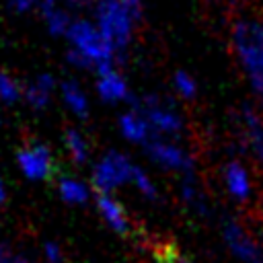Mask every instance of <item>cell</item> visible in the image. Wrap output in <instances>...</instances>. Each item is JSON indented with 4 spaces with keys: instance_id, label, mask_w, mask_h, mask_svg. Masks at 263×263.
Returning <instances> with one entry per match:
<instances>
[{
    "instance_id": "obj_1",
    "label": "cell",
    "mask_w": 263,
    "mask_h": 263,
    "mask_svg": "<svg viewBox=\"0 0 263 263\" xmlns=\"http://www.w3.org/2000/svg\"><path fill=\"white\" fill-rule=\"evenodd\" d=\"M232 39L253 88L263 99V27L255 21H238Z\"/></svg>"
},
{
    "instance_id": "obj_2",
    "label": "cell",
    "mask_w": 263,
    "mask_h": 263,
    "mask_svg": "<svg viewBox=\"0 0 263 263\" xmlns=\"http://www.w3.org/2000/svg\"><path fill=\"white\" fill-rule=\"evenodd\" d=\"M68 37L74 43V49L80 51L82 55H86L95 68L103 66V64H111L113 58V45L103 37V33L92 27L86 21H76L70 25L68 29Z\"/></svg>"
},
{
    "instance_id": "obj_3",
    "label": "cell",
    "mask_w": 263,
    "mask_h": 263,
    "mask_svg": "<svg viewBox=\"0 0 263 263\" xmlns=\"http://www.w3.org/2000/svg\"><path fill=\"white\" fill-rule=\"evenodd\" d=\"M97 18H99V31L113 45V49H121L129 41L132 27L136 21L119 4L109 2V0H101L97 6Z\"/></svg>"
},
{
    "instance_id": "obj_4",
    "label": "cell",
    "mask_w": 263,
    "mask_h": 263,
    "mask_svg": "<svg viewBox=\"0 0 263 263\" xmlns=\"http://www.w3.org/2000/svg\"><path fill=\"white\" fill-rule=\"evenodd\" d=\"M134 166L132 162L117 152H109L97 166L92 173V183L97 187L99 193H107L111 189H115L117 185L125 183L127 179H132Z\"/></svg>"
},
{
    "instance_id": "obj_5",
    "label": "cell",
    "mask_w": 263,
    "mask_h": 263,
    "mask_svg": "<svg viewBox=\"0 0 263 263\" xmlns=\"http://www.w3.org/2000/svg\"><path fill=\"white\" fill-rule=\"evenodd\" d=\"M18 164L23 173L29 179H51L55 168H53V158L49 150L41 142H27L21 152H18Z\"/></svg>"
},
{
    "instance_id": "obj_6",
    "label": "cell",
    "mask_w": 263,
    "mask_h": 263,
    "mask_svg": "<svg viewBox=\"0 0 263 263\" xmlns=\"http://www.w3.org/2000/svg\"><path fill=\"white\" fill-rule=\"evenodd\" d=\"M224 240L230 247V251L240 257L247 263H263V251L257 247V242L234 222L224 224Z\"/></svg>"
},
{
    "instance_id": "obj_7",
    "label": "cell",
    "mask_w": 263,
    "mask_h": 263,
    "mask_svg": "<svg viewBox=\"0 0 263 263\" xmlns=\"http://www.w3.org/2000/svg\"><path fill=\"white\" fill-rule=\"evenodd\" d=\"M146 150L162 166H171V168H189L191 166L189 156L173 144H166V142H160V140H148Z\"/></svg>"
},
{
    "instance_id": "obj_8",
    "label": "cell",
    "mask_w": 263,
    "mask_h": 263,
    "mask_svg": "<svg viewBox=\"0 0 263 263\" xmlns=\"http://www.w3.org/2000/svg\"><path fill=\"white\" fill-rule=\"evenodd\" d=\"M144 115H146V121H148V125H152V127H156V129H160V132H179L181 129V119H179V115H175L171 109H164V107H160L158 103H156V99H152V97H148L146 99V103H144Z\"/></svg>"
},
{
    "instance_id": "obj_9",
    "label": "cell",
    "mask_w": 263,
    "mask_h": 263,
    "mask_svg": "<svg viewBox=\"0 0 263 263\" xmlns=\"http://www.w3.org/2000/svg\"><path fill=\"white\" fill-rule=\"evenodd\" d=\"M97 203H99V210H101L103 218L109 222V226L113 230H117L119 234H127L129 232V224H127L125 212H123V208L113 197H109L107 193H99Z\"/></svg>"
},
{
    "instance_id": "obj_10",
    "label": "cell",
    "mask_w": 263,
    "mask_h": 263,
    "mask_svg": "<svg viewBox=\"0 0 263 263\" xmlns=\"http://www.w3.org/2000/svg\"><path fill=\"white\" fill-rule=\"evenodd\" d=\"M224 179H226V185L230 189V193L236 197V199H247L249 193H251V185H249V177H247V171L238 164V162H230L224 171Z\"/></svg>"
},
{
    "instance_id": "obj_11",
    "label": "cell",
    "mask_w": 263,
    "mask_h": 263,
    "mask_svg": "<svg viewBox=\"0 0 263 263\" xmlns=\"http://www.w3.org/2000/svg\"><path fill=\"white\" fill-rule=\"evenodd\" d=\"M99 95L105 101H119V99H127V86L123 82V78L111 70L107 74H101L99 80Z\"/></svg>"
},
{
    "instance_id": "obj_12",
    "label": "cell",
    "mask_w": 263,
    "mask_h": 263,
    "mask_svg": "<svg viewBox=\"0 0 263 263\" xmlns=\"http://www.w3.org/2000/svg\"><path fill=\"white\" fill-rule=\"evenodd\" d=\"M41 12H43V16H45V21H47V25H49V31L53 33V35H62V33H68V29H70V16L64 12V10H60L58 6H55V0H43V4H41Z\"/></svg>"
},
{
    "instance_id": "obj_13",
    "label": "cell",
    "mask_w": 263,
    "mask_h": 263,
    "mask_svg": "<svg viewBox=\"0 0 263 263\" xmlns=\"http://www.w3.org/2000/svg\"><path fill=\"white\" fill-rule=\"evenodd\" d=\"M121 132L125 134V138L134 140V142H148V121L136 113H127L121 117L119 121Z\"/></svg>"
},
{
    "instance_id": "obj_14",
    "label": "cell",
    "mask_w": 263,
    "mask_h": 263,
    "mask_svg": "<svg viewBox=\"0 0 263 263\" xmlns=\"http://www.w3.org/2000/svg\"><path fill=\"white\" fill-rule=\"evenodd\" d=\"M53 78L51 76H47V74H43V76H39L37 78V82L35 84H31L29 88H27V101L33 105V107H45V103H47V99H49V92H51V88H53Z\"/></svg>"
},
{
    "instance_id": "obj_15",
    "label": "cell",
    "mask_w": 263,
    "mask_h": 263,
    "mask_svg": "<svg viewBox=\"0 0 263 263\" xmlns=\"http://www.w3.org/2000/svg\"><path fill=\"white\" fill-rule=\"evenodd\" d=\"M62 95H64L68 107H70L76 115L86 117V113H88V103H86V97H84V92L78 88L76 82H72V80L64 82V84H62Z\"/></svg>"
},
{
    "instance_id": "obj_16",
    "label": "cell",
    "mask_w": 263,
    "mask_h": 263,
    "mask_svg": "<svg viewBox=\"0 0 263 263\" xmlns=\"http://www.w3.org/2000/svg\"><path fill=\"white\" fill-rule=\"evenodd\" d=\"M60 193L66 201H72V203H82L88 199V191L82 183H78L76 179H70V177H62L60 179Z\"/></svg>"
},
{
    "instance_id": "obj_17",
    "label": "cell",
    "mask_w": 263,
    "mask_h": 263,
    "mask_svg": "<svg viewBox=\"0 0 263 263\" xmlns=\"http://www.w3.org/2000/svg\"><path fill=\"white\" fill-rule=\"evenodd\" d=\"M64 142H66V148L70 150V156L76 160V162H84L86 156H88V146H86V140L76 132V129H66L64 132Z\"/></svg>"
},
{
    "instance_id": "obj_18",
    "label": "cell",
    "mask_w": 263,
    "mask_h": 263,
    "mask_svg": "<svg viewBox=\"0 0 263 263\" xmlns=\"http://www.w3.org/2000/svg\"><path fill=\"white\" fill-rule=\"evenodd\" d=\"M156 259H158V263H191L185 255H181L175 247H171V245H162V247H158L156 249Z\"/></svg>"
},
{
    "instance_id": "obj_19",
    "label": "cell",
    "mask_w": 263,
    "mask_h": 263,
    "mask_svg": "<svg viewBox=\"0 0 263 263\" xmlns=\"http://www.w3.org/2000/svg\"><path fill=\"white\" fill-rule=\"evenodd\" d=\"M18 95H21V90L14 84V80L0 72V99L6 101V103H14L18 99Z\"/></svg>"
},
{
    "instance_id": "obj_20",
    "label": "cell",
    "mask_w": 263,
    "mask_h": 263,
    "mask_svg": "<svg viewBox=\"0 0 263 263\" xmlns=\"http://www.w3.org/2000/svg\"><path fill=\"white\" fill-rule=\"evenodd\" d=\"M132 179H134V183L138 185V189H140V191H142L146 197H150V199H154V197H156V189H154V185L150 183V179L146 177V173H144V171L134 168Z\"/></svg>"
},
{
    "instance_id": "obj_21",
    "label": "cell",
    "mask_w": 263,
    "mask_h": 263,
    "mask_svg": "<svg viewBox=\"0 0 263 263\" xmlns=\"http://www.w3.org/2000/svg\"><path fill=\"white\" fill-rule=\"evenodd\" d=\"M175 86L179 88V92H181L185 99H191V97L195 95V82H193V78H191L189 74H185V72H177V74H175Z\"/></svg>"
},
{
    "instance_id": "obj_22",
    "label": "cell",
    "mask_w": 263,
    "mask_h": 263,
    "mask_svg": "<svg viewBox=\"0 0 263 263\" xmlns=\"http://www.w3.org/2000/svg\"><path fill=\"white\" fill-rule=\"evenodd\" d=\"M109 2L119 4L123 10H127V12L132 14V18H134V21H138V18H140V14H142V4H140V0H109Z\"/></svg>"
},
{
    "instance_id": "obj_23",
    "label": "cell",
    "mask_w": 263,
    "mask_h": 263,
    "mask_svg": "<svg viewBox=\"0 0 263 263\" xmlns=\"http://www.w3.org/2000/svg\"><path fill=\"white\" fill-rule=\"evenodd\" d=\"M68 60H70V64H74V66H78V68H92V66H95L86 55H82V53L76 51V49H70Z\"/></svg>"
},
{
    "instance_id": "obj_24",
    "label": "cell",
    "mask_w": 263,
    "mask_h": 263,
    "mask_svg": "<svg viewBox=\"0 0 263 263\" xmlns=\"http://www.w3.org/2000/svg\"><path fill=\"white\" fill-rule=\"evenodd\" d=\"M45 257L49 263H62V253H60V247L53 245V242H47L45 245Z\"/></svg>"
},
{
    "instance_id": "obj_25",
    "label": "cell",
    "mask_w": 263,
    "mask_h": 263,
    "mask_svg": "<svg viewBox=\"0 0 263 263\" xmlns=\"http://www.w3.org/2000/svg\"><path fill=\"white\" fill-rule=\"evenodd\" d=\"M0 263H25L21 257L12 255L10 251H6L4 247H0Z\"/></svg>"
},
{
    "instance_id": "obj_26",
    "label": "cell",
    "mask_w": 263,
    "mask_h": 263,
    "mask_svg": "<svg viewBox=\"0 0 263 263\" xmlns=\"http://www.w3.org/2000/svg\"><path fill=\"white\" fill-rule=\"evenodd\" d=\"M37 0H10V4L16 8V10H27L31 4H35Z\"/></svg>"
},
{
    "instance_id": "obj_27",
    "label": "cell",
    "mask_w": 263,
    "mask_h": 263,
    "mask_svg": "<svg viewBox=\"0 0 263 263\" xmlns=\"http://www.w3.org/2000/svg\"><path fill=\"white\" fill-rule=\"evenodd\" d=\"M4 197H6V191H4V185L0 181V203H4Z\"/></svg>"
},
{
    "instance_id": "obj_28",
    "label": "cell",
    "mask_w": 263,
    "mask_h": 263,
    "mask_svg": "<svg viewBox=\"0 0 263 263\" xmlns=\"http://www.w3.org/2000/svg\"><path fill=\"white\" fill-rule=\"evenodd\" d=\"M66 2H70V4H84V2H88V0H66Z\"/></svg>"
},
{
    "instance_id": "obj_29",
    "label": "cell",
    "mask_w": 263,
    "mask_h": 263,
    "mask_svg": "<svg viewBox=\"0 0 263 263\" xmlns=\"http://www.w3.org/2000/svg\"><path fill=\"white\" fill-rule=\"evenodd\" d=\"M259 154H261V158H263V150H261V152H259Z\"/></svg>"
}]
</instances>
